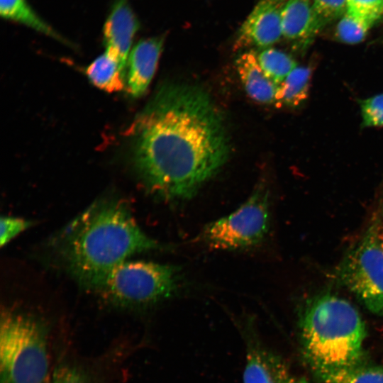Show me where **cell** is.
<instances>
[{
  "instance_id": "cell-1",
  "label": "cell",
  "mask_w": 383,
  "mask_h": 383,
  "mask_svg": "<svg viewBox=\"0 0 383 383\" xmlns=\"http://www.w3.org/2000/svg\"><path fill=\"white\" fill-rule=\"evenodd\" d=\"M128 161L145 189L170 202L192 198L227 162L226 123L197 84L165 82L126 132Z\"/></svg>"
},
{
  "instance_id": "cell-2",
  "label": "cell",
  "mask_w": 383,
  "mask_h": 383,
  "mask_svg": "<svg viewBox=\"0 0 383 383\" xmlns=\"http://www.w3.org/2000/svg\"><path fill=\"white\" fill-rule=\"evenodd\" d=\"M52 243L64 268L88 289L128 257L166 248L141 230L125 201L113 197L94 202Z\"/></svg>"
},
{
  "instance_id": "cell-3",
  "label": "cell",
  "mask_w": 383,
  "mask_h": 383,
  "mask_svg": "<svg viewBox=\"0 0 383 383\" xmlns=\"http://www.w3.org/2000/svg\"><path fill=\"white\" fill-rule=\"evenodd\" d=\"M301 343L309 365L343 367L365 362V324L348 301L331 293L309 299L299 318Z\"/></svg>"
},
{
  "instance_id": "cell-4",
  "label": "cell",
  "mask_w": 383,
  "mask_h": 383,
  "mask_svg": "<svg viewBox=\"0 0 383 383\" xmlns=\"http://www.w3.org/2000/svg\"><path fill=\"white\" fill-rule=\"evenodd\" d=\"M0 383H45L48 331L35 318L6 310L0 325Z\"/></svg>"
},
{
  "instance_id": "cell-5",
  "label": "cell",
  "mask_w": 383,
  "mask_h": 383,
  "mask_svg": "<svg viewBox=\"0 0 383 383\" xmlns=\"http://www.w3.org/2000/svg\"><path fill=\"white\" fill-rule=\"evenodd\" d=\"M182 282L181 269L177 266L125 261L89 289L117 306L145 307L174 295Z\"/></svg>"
},
{
  "instance_id": "cell-6",
  "label": "cell",
  "mask_w": 383,
  "mask_h": 383,
  "mask_svg": "<svg viewBox=\"0 0 383 383\" xmlns=\"http://www.w3.org/2000/svg\"><path fill=\"white\" fill-rule=\"evenodd\" d=\"M270 221L269 191L261 182L236 210L206 225L199 240L216 250L248 249L265 239Z\"/></svg>"
},
{
  "instance_id": "cell-7",
  "label": "cell",
  "mask_w": 383,
  "mask_h": 383,
  "mask_svg": "<svg viewBox=\"0 0 383 383\" xmlns=\"http://www.w3.org/2000/svg\"><path fill=\"white\" fill-rule=\"evenodd\" d=\"M340 283L372 313L383 315V248L372 224L337 270Z\"/></svg>"
},
{
  "instance_id": "cell-8",
  "label": "cell",
  "mask_w": 383,
  "mask_h": 383,
  "mask_svg": "<svg viewBox=\"0 0 383 383\" xmlns=\"http://www.w3.org/2000/svg\"><path fill=\"white\" fill-rule=\"evenodd\" d=\"M283 5L261 0L241 26L234 48H268L282 36Z\"/></svg>"
},
{
  "instance_id": "cell-9",
  "label": "cell",
  "mask_w": 383,
  "mask_h": 383,
  "mask_svg": "<svg viewBox=\"0 0 383 383\" xmlns=\"http://www.w3.org/2000/svg\"><path fill=\"white\" fill-rule=\"evenodd\" d=\"M140 22L128 0H113L103 27L106 52L118 62L124 76L128 57Z\"/></svg>"
},
{
  "instance_id": "cell-10",
  "label": "cell",
  "mask_w": 383,
  "mask_h": 383,
  "mask_svg": "<svg viewBox=\"0 0 383 383\" xmlns=\"http://www.w3.org/2000/svg\"><path fill=\"white\" fill-rule=\"evenodd\" d=\"M243 380V383H308L282 357L260 344L250 345L247 350Z\"/></svg>"
},
{
  "instance_id": "cell-11",
  "label": "cell",
  "mask_w": 383,
  "mask_h": 383,
  "mask_svg": "<svg viewBox=\"0 0 383 383\" xmlns=\"http://www.w3.org/2000/svg\"><path fill=\"white\" fill-rule=\"evenodd\" d=\"M164 37L140 40L129 53L125 80L128 93L138 98L143 96L155 72L162 51Z\"/></svg>"
},
{
  "instance_id": "cell-12",
  "label": "cell",
  "mask_w": 383,
  "mask_h": 383,
  "mask_svg": "<svg viewBox=\"0 0 383 383\" xmlns=\"http://www.w3.org/2000/svg\"><path fill=\"white\" fill-rule=\"evenodd\" d=\"M282 36L298 45H306L322 29L311 0H289L281 11Z\"/></svg>"
},
{
  "instance_id": "cell-13",
  "label": "cell",
  "mask_w": 383,
  "mask_h": 383,
  "mask_svg": "<svg viewBox=\"0 0 383 383\" xmlns=\"http://www.w3.org/2000/svg\"><path fill=\"white\" fill-rule=\"evenodd\" d=\"M235 67L244 89L252 99L267 104L275 102L278 84L264 72L253 50L240 55L235 61Z\"/></svg>"
},
{
  "instance_id": "cell-14",
  "label": "cell",
  "mask_w": 383,
  "mask_h": 383,
  "mask_svg": "<svg viewBox=\"0 0 383 383\" xmlns=\"http://www.w3.org/2000/svg\"><path fill=\"white\" fill-rule=\"evenodd\" d=\"M0 15L7 21L21 23L63 44L71 45L35 12L27 0H0Z\"/></svg>"
},
{
  "instance_id": "cell-15",
  "label": "cell",
  "mask_w": 383,
  "mask_h": 383,
  "mask_svg": "<svg viewBox=\"0 0 383 383\" xmlns=\"http://www.w3.org/2000/svg\"><path fill=\"white\" fill-rule=\"evenodd\" d=\"M323 383H383V367L366 363L343 367L309 365Z\"/></svg>"
},
{
  "instance_id": "cell-16",
  "label": "cell",
  "mask_w": 383,
  "mask_h": 383,
  "mask_svg": "<svg viewBox=\"0 0 383 383\" xmlns=\"http://www.w3.org/2000/svg\"><path fill=\"white\" fill-rule=\"evenodd\" d=\"M313 70L309 66L296 67L277 86L274 104L277 106L296 108L309 94Z\"/></svg>"
},
{
  "instance_id": "cell-17",
  "label": "cell",
  "mask_w": 383,
  "mask_h": 383,
  "mask_svg": "<svg viewBox=\"0 0 383 383\" xmlns=\"http://www.w3.org/2000/svg\"><path fill=\"white\" fill-rule=\"evenodd\" d=\"M86 74L95 87L106 92L118 91L124 87L125 76L118 61L106 51L87 67Z\"/></svg>"
},
{
  "instance_id": "cell-18",
  "label": "cell",
  "mask_w": 383,
  "mask_h": 383,
  "mask_svg": "<svg viewBox=\"0 0 383 383\" xmlns=\"http://www.w3.org/2000/svg\"><path fill=\"white\" fill-rule=\"evenodd\" d=\"M257 58L266 75L277 84L298 67L297 62L289 55L271 48L260 51L257 54Z\"/></svg>"
},
{
  "instance_id": "cell-19",
  "label": "cell",
  "mask_w": 383,
  "mask_h": 383,
  "mask_svg": "<svg viewBox=\"0 0 383 383\" xmlns=\"http://www.w3.org/2000/svg\"><path fill=\"white\" fill-rule=\"evenodd\" d=\"M372 26L371 23L360 20L346 12L335 26L334 38L336 40L345 44H357L365 40Z\"/></svg>"
},
{
  "instance_id": "cell-20",
  "label": "cell",
  "mask_w": 383,
  "mask_h": 383,
  "mask_svg": "<svg viewBox=\"0 0 383 383\" xmlns=\"http://www.w3.org/2000/svg\"><path fill=\"white\" fill-rule=\"evenodd\" d=\"M347 12L374 26L383 16V0H348Z\"/></svg>"
},
{
  "instance_id": "cell-21",
  "label": "cell",
  "mask_w": 383,
  "mask_h": 383,
  "mask_svg": "<svg viewBox=\"0 0 383 383\" xmlns=\"http://www.w3.org/2000/svg\"><path fill=\"white\" fill-rule=\"evenodd\" d=\"M315 15L323 28L332 21L340 19L348 9V0H312Z\"/></svg>"
},
{
  "instance_id": "cell-22",
  "label": "cell",
  "mask_w": 383,
  "mask_h": 383,
  "mask_svg": "<svg viewBox=\"0 0 383 383\" xmlns=\"http://www.w3.org/2000/svg\"><path fill=\"white\" fill-rule=\"evenodd\" d=\"M362 126L383 127V94L359 101Z\"/></svg>"
},
{
  "instance_id": "cell-23",
  "label": "cell",
  "mask_w": 383,
  "mask_h": 383,
  "mask_svg": "<svg viewBox=\"0 0 383 383\" xmlns=\"http://www.w3.org/2000/svg\"><path fill=\"white\" fill-rule=\"evenodd\" d=\"M52 383H93L89 375L79 367L62 363L54 371Z\"/></svg>"
},
{
  "instance_id": "cell-24",
  "label": "cell",
  "mask_w": 383,
  "mask_h": 383,
  "mask_svg": "<svg viewBox=\"0 0 383 383\" xmlns=\"http://www.w3.org/2000/svg\"><path fill=\"white\" fill-rule=\"evenodd\" d=\"M33 222L21 218L4 216L1 218L0 244L3 247L20 233L28 228Z\"/></svg>"
},
{
  "instance_id": "cell-25",
  "label": "cell",
  "mask_w": 383,
  "mask_h": 383,
  "mask_svg": "<svg viewBox=\"0 0 383 383\" xmlns=\"http://www.w3.org/2000/svg\"><path fill=\"white\" fill-rule=\"evenodd\" d=\"M383 229L379 227V226L377 224V233H378V238L379 240L380 245L382 248H383Z\"/></svg>"
},
{
  "instance_id": "cell-26",
  "label": "cell",
  "mask_w": 383,
  "mask_h": 383,
  "mask_svg": "<svg viewBox=\"0 0 383 383\" xmlns=\"http://www.w3.org/2000/svg\"><path fill=\"white\" fill-rule=\"evenodd\" d=\"M267 1H270L271 2L275 3L277 4L283 5V3L285 4L289 0H267Z\"/></svg>"
}]
</instances>
